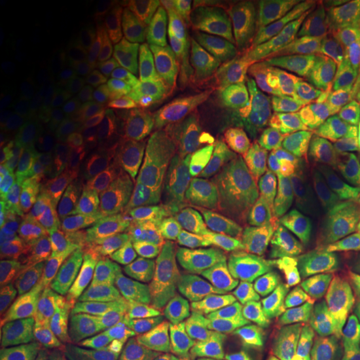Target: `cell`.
Masks as SVG:
<instances>
[{
	"instance_id": "6da1fadb",
	"label": "cell",
	"mask_w": 360,
	"mask_h": 360,
	"mask_svg": "<svg viewBox=\"0 0 360 360\" xmlns=\"http://www.w3.org/2000/svg\"><path fill=\"white\" fill-rule=\"evenodd\" d=\"M312 80L338 132L348 134L360 124V14L338 22L314 52Z\"/></svg>"
},
{
	"instance_id": "7a4b0ae2",
	"label": "cell",
	"mask_w": 360,
	"mask_h": 360,
	"mask_svg": "<svg viewBox=\"0 0 360 360\" xmlns=\"http://www.w3.org/2000/svg\"><path fill=\"white\" fill-rule=\"evenodd\" d=\"M314 328V316L284 302L264 304L246 312L240 324L217 350L220 360H262Z\"/></svg>"
},
{
	"instance_id": "3957f363",
	"label": "cell",
	"mask_w": 360,
	"mask_h": 360,
	"mask_svg": "<svg viewBox=\"0 0 360 360\" xmlns=\"http://www.w3.org/2000/svg\"><path fill=\"white\" fill-rule=\"evenodd\" d=\"M314 80L309 77L292 78L290 82V103L288 115L283 127L276 132L274 141L264 153V172L262 182L270 193L278 198V202H290V194L295 188V172L307 141L310 112V92Z\"/></svg>"
},
{
	"instance_id": "277c9868",
	"label": "cell",
	"mask_w": 360,
	"mask_h": 360,
	"mask_svg": "<svg viewBox=\"0 0 360 360\" xmlns=\"http://www.w3.org/2000/svg\"><path fill=\"white\" fill-rule=\"evenodd\" d=\"M205 191L217 198L226 191L262 180L264 155L232 127L212 130L198 155Z\"/></svg>"
},
{
	"instance_id": "5b68a950",
	"label": "cell",
	"mask_w": 360,
	"mask_h": 360,
	"mask_svg": "<svg viewBox=\"0 0 360 360\" xmlns=\"http://www.w3.org/2000/svg\"><path fill=\"white\" fill-rule=\"evenodd\" d=\"M198 156L186 150H167L160 156L153 174L148 210L158 226H167L180 219L200 193Z\"/></svg>"
},
{
	"instance_id": "8992f818",
	"label": "cell",
	"mask_w": 360,
	"mask_h": 360,
	"mask_svg": "<svg viewBox=\"0 0 360 360\" xmlns=\"http://www.w3.org/2000/svg\"><path fill=\"white\" fill-rule=\"evenodd\" d=\"M288 103L290 94L278 80L262 78L250 82L236 98L232 129L260 153H266L288 115Z\"/></svg>"
},
{
	"instance_id": "52a82bcc",
	"label": "cell",
	"mask_w": 360,
	"mask_h": 360,
	"mask_svg": "<svg viewBox=\"0 0 360 360\" xmlns=\"http://www.w3.org/2000/svg\"><path fill=\"white\" fill-rule=\"evenodd\" d=\"M352 4L340 0H300L288 16L283 52L286 60L298 63L310 56L347 16Z\"/></svg>"
},
{
	"instance_id": "ba28073f",
	"label": "cell",
	"mask_w": 360,
	"mask_h": 360,
	"mask_svg": "<svg viewBox=\"0 0 360 360\" xmlns=\"http://www.w3.org/2000/svg\"><path fill=\"white\" fill-rule=\"evenodd\" d=\"M336 127L333 118L326 112V106L322 103L316 84L310 92V112L309 129H307V141L298 160L295 172L296 186H310L321 180L333 176L336 162L340 158L338 139H336Z\"/></svg>"
},
{
	"instance_id": "9c48e42d",
	"label": "cell",
	"mask_w": 360,
	"mask_h": 360,
	"mask_svg": "<svg viewBox=\"0 0 360 360\" xmlns=\"http://www.w3.org/2000/svg\"><path fill=\"white\" fill-rule=\"evenodd\" d=\"M226 231H231L226 210L217 198L202 191L172 226V252L176 257L198 258L206 246Z\"/></svg>"
},
{
	"instance_id": "30bf717a",
	"label": "cell",
	"mask_w": 360,
	"mask_h": 360,
	"mask_svg": "<svg viewBox=\"0 0 360 360\" xmlns=\"http://www.w3.org/2000/svg\"><path fill=\"white\" fill-rule=\"evenodd\" d=\"M217 284L200 270L184 264H168L165 284L155 309V324H176L191 316L205 300L210 298Z\"/></svg>"
},
{
	"instance_id": "8fae6325",
	"label": "cell",
	"mask_w": 360,
	"mask_h": 360,
	"mask_svg": "<svg viewBox=\"0 0 360 360\" xmlns=\"http://www.w3.org/2000/svg\"><path fill=\"white\" fill-rule=\"evenodd\" d=\"M90 302L60 290L40 310L39 324L42 338L78 354H89Z\"/></svg>"
},
{
	"instance_id": "7c38bea8",
	"label": "cell",
	"mask_w": 360,
	"mask_h": 360,
	"mask_svg": "<svg viewBox=\"0 0 360 360\" xmlns=\"http://www.w3.org/2000/svg\"><path fill=\"white\" fill-rule=\"evenodd\" d=\"M281 298L290 309L312 314L330 300V274L319 252L296 258L281 276Z\"/></svg>"
},
{
	"instance_id": "4fadbf2b",
	"label": "cell",
	"mask_w": 360,
	"mask_h": 360,
	"mask_svg": "<svg viewBox=\"0 0 360 360\" xmlns=\"http://www.w3.org/2000/svg\"><path fill=\"white\" fill-rule=\"evenodd\" d=\"M63 288L68 295L92 300L101 292L110 272L106 270L104 248L92 236H80L63 250L60 257Z\"/></svg>"
},
{
	"instance_id": "5bb4252c",
	"label": "cell",
	"mask_w": 360,
	"mask_h": 360,
	"mask_svg": "<svg viewBox=\"0 0 360 360\" xmlns=\"http://www.w3.org/2000/svg\"><path fill=\"white\" fill-rule=\"evenodd\" d=\"M255 238L257 248L283 262H295L296 258L314 252L322 243L321 232L290 208H281Z\"/></svg>"
},
{
	"instance_id": "9a60e30c",
	"label": "cell",
	"mask_w": 360,
	"mask_h": 360,
	"mask_svg": "<svg viewBox=\"0 0 360 360\" xmlns=\"http://www.w3.org/2000/svg\"><path fill=\"white\" fill-rule=\"evenodd\" d=\"M245 314V307L234 292L222 290L194 310L186 321V330L198 352H212L234 333Z\"/></svg>"
},
{
	"instance_id": "2e32d148",
	"label": "cell",
	"mask_w": 360,
	"mask_h": 360,
	"mask_svg": "<svg viewBox=\"0 0 360 360\" xmlns=\"http://www.w3.org/2000/svg\"><path fill=\"white\" fill-rule=\"evenodd\" d=\"M356 200L359 193L340 172L310 186H296L290 194V202H295L302 219L321 234L328 231L336 217Z\"/></svg>"
},
{
	"instance_id": "e0dca14e",
	"label": "cell",
	"mask_w": 360,
	"mask_h": 360,
	"mask_svg": "<svg viewBox=\"0 0 360 360\" xmlns=\"http://www.w3.org/2000/svg\"><path fill=\"white\" fill-rule=\"evenodd\" d=\"M257 250V238L243 231H226L212 240L196 258V269L212 283L238 278Z\"/></svg>"
},
{
	"instance_id": "ac0fdd59",
	"label": "cell",
	"mask_w": 360,
	"mask_h": 360,
	"mask_svg": "<svg viewBox=\"0 0 360 360\" xmlns=\"http://www.w3.org/2000/svg\"><path fill=\"white\" fill-rule=\"evenodd\" d=\"M321 255L330 274V300L360 295V240L333 234L322 243Z\"/></svg>"
},
{
	"instance_id": "d6986e66",
	"label": "cell",
	"mask_w": 360,
	"mask_h": 360,
	"mask_svg": "<svg viewBox=\"0 0 360 360\" xmlns=\"http://www.w3.org/2000/svg\"><path fill=\"white\" fill-rule=\"evenodd\" d=\"M217 200L226 210L232 224L243 226V229H258V231L283 206L278 202V198L264 186L262 180L226 191L217 196Z\"/></svg>"
},
{
	"instance_id": "ffe728a7",
	"label": "cell",
	"mask_w": 360,
	"mask_h": 360,
	"mask_svg": "<svg viewBox=\"0 0 360 360\" xmlns=\"http://www.w3.org/2000/svg\"><path fill=\"white\" fill-rule=\"evenodd\" d=\"M281 264L269 255L255 257L240 276L234 281L232 292L245 309H258L264 304H274L281 298Z\"/></svg>"
},
{
	"instance_id": "44dd1931",
	"label": "cell",
	"mask_w": 360,
	"mask_h": 360,
	"mask_svg": "<svg viewBox=\"0 0 360 360\" xmlns=\"http://www.w3.org/2000/svg\"><path fill=\"white\" fill-rule=\"evenodd\" d=\"M153 217L148 206L130 205L122 208L108 229V243L120 260L132 257L142 248L155 243Z\"/></svg>"
},
{
	"instance_id": "7402d4cb",
	"label": "cell",
	"mask_w": 360,
	"mask_h": 360,
	"mask_svg": "<svg viewBox=\"0 0 360 360\" xmlns=\"http://www.w3.org/2000/svg\"><path fill=\"white\" fill-rule=\"evenodd\" d=\"M39 300V284L30 278H20L8 286L0 302V328L8 333L18 328L30 316Z\"/></svg>"
},
{
	"instance_id": "603a6c76",
	"label": "cell",
	"mask_w": 360,
	"mask_h": 360,
	"mask_svg": "<svg viewBox=\"0 0 360 360\" xmlns=\"http://www.w3.org/2000/svg\"><path fill=\"white\" fill-rule=\"evenodd\" d=\"M194 354V342L186 326L176 322L156 328L150 360H191Z\"/></svg>"
},
{
	"instance_id": "cb8c5ba5",
	"label": "cell",
	"mask_w": 360,
	"mask_h": 360,
	"mask_svg": "<svg viewBox=\"0 0 360 360\" xmlns=\"http://www.w3.org/2000/svg\"><path fill=\"white\" fill-rule=\"evenodd\" d=\"M4 205L14 220L22 224H37L44 217V193L34 184H14L4 193Z\"/></svg>"
},
{
	"instance_id": "d4e9b609",
	"label": "cell",
	"mask_w": 360,
	"mask_h": 360,
	"mask_svg": "<svg viewBox=\"0 0 360 360\" xmlns=\"http://www.w3.org/2000/svg\"><path fill=\"white\" fill-rule=\"evenodd\" d=\"M42 335L30 326H18L8 333H2L0 360H25L26 354L37 347Z\"/></svg>"
},
{
	"instance_id": "484cf974",
	"label": "cell",
	"mask_w": 360,
	"mask_h": 360,
	"mask_svg": "<svg viewBox=\"0 0 360 360\" xmlns=\"http://www.w3.org/2000/svg\"><path fill=\"white\" fill-rule=\"evenodd\" d=\"M338 168H340V174L354 186V191L360 196V124L345 134L342 144H340Z\"/></svg>"
},
{
	"instance_id": "4316f807",
	"label": "cell",
	"mask_w": 360,
	"mask_h": 360,
	"mask_svg": "<svg viewBox=\"0 0 360 360\" xmlns=\"http://www.w3.org/2000/svg\"><path fill=\"white\" fill-rule=\"evenodd\" d=\"M309 360H350L342 335L333 326L316 328V345Z\"/></svg>"
},
{
	"instance_id": "83f0119b",
	"label": "cell",
	"mask_w": 360,
	"mask_h": 360,
	"mask_svg": "<svg viewBox=\"0 0 360 360\" xmlns=\"http://www.w3.org/2000/svg\"><path fill=\"white\" fill-rule=\"evenodd\" d=\"M322 321L336 326H350V328H360V295L330 302L326 309L322 310Z\"/></svg>"
},
{
	"instance_id": "f1b7e54d",
	"label": "cell",
	"mask_w": 360,
	"mask_h": 360,
	"mask_svg": "<svg viewBox=\"0 0 360 360\" xmlns=\"http://www.w3.org/2000/svg\"><path fill=\"white\" fill-rule=\"evenodd\" d=\"M314 345H316V328H312L302 336L290 340L288 345L274 350L272 354L262 360H309L312 350H314Z\"/></svg>"
},
{
	"instance_id": "f546056e",
	"label": "cell",
	"mask_w": 360,
	"mask_h": 360,
	"mask_svg": "<svg viewBox=\"0 0 360 360\" xmlns=\"http://www.w3.org/2000/svg\"><path fill=\"white\" fill-rule=\"evenodd\" d=\"M84 354H78V352H72L68 348L58 347L46 338H40L37 342V347L32 348L28 354H26L25 360H82Z\"/></svg>"
},
{
	"instance_id": "4dcf8cb0",
	"label": "cell",
	"mask_w": 360,
	"mask_h": 360,
	"mask_svg": "<svg viewBox=\"0 0 360 360\" xmlns=\"http://www.w3.org/2000/svg\"><path fill=\"white\" fill-rule=\"evenodd\" d=\"M333 231L340 236H350L360 240V200L347 206L338 217H336Z\"/></svg>"
},
{
	"instance_id": "1f68e13d",
	"label": "cell",
	"mask_w": 360,
	"mask_h": 360,
	"mask_svg": "<svg viewBox=\"0 0 360 360\" xmlns=\"http://www.w3.org/2000/svg\"><path fill=\"white\" fill-rule=\"evenodd\" d=\"M82 360H116V359H115V354H112V350L103 348V350H94V352H90V354H86Z\"/></svg>"
},
{
	"instance_id": "d6a6232c",
	"label": "cell",
	"mask_w": 360,
	"mask_h": 360,
	"mask_svg": "<svg viewBox=\"0 0 360 360\" xmlns=\"http://www.w3.org/2000/svg\"><path fill=\"white\" fill-rule=\"evenodd\" d=\"M191 360H220V359L219 356H214L212 352H198V350H196V354H194Z\"/></svg>"
}]
</instances>
